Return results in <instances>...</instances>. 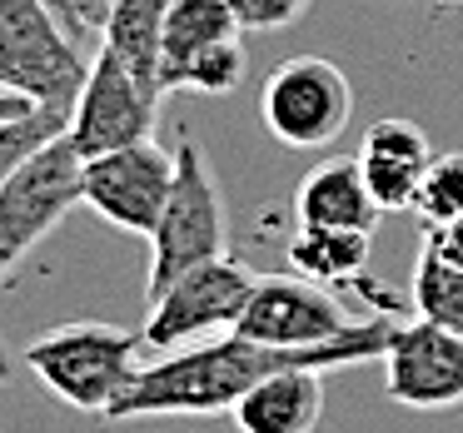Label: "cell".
I'll list each match as a JSON object with an SVG mask.
<instances>
[{
	"label": "cell",
	"mask_w": 463,
	"mask_h": 433,
	"mask_svg": "<svg viewBox=\"0 0 463 433\" xmlns=\"http://www.w3.org/2000/svg\"><path fill=\"white\" fill-rule=\"evenodd\" d=\"M389 319H364V329L344 344H324V349H269L244 334H224V339H204L190 349H170L160 359H145L125 399L115 403L105 419H210V413H230L260 379L279 369H344V363H369L383 359L389 349Z\"/></svg>",
	"instance_id": "cell-1"
},
{
	"label": "cell",
	"mask_w": 463,
	"mask_h": 433,
	"mask_svg": "<svg viewBox=\"0 0 463 433\" xmlns=\"http://www.w3.org/2000/svg\"><path fill=\"white\" fill-rule=\"evenodd\" d=\"M145 334L120 329L105 319H75L55 324L41 339L25 344L21 363L65 403L80 413H110L125 399V389L135 383V373L145 369Z\"/></svg>",
	"instance_id": "cell-2"
},
{
	"label": "cell",
	"mask_w": 463,
	"mask_h": 433,
	"mask_svg": "<svg viewBox=\"0 0 463 433\" xmlns=\"http://www.w3.org/2000/svg\"><path fill=\"white\" fill-rule=\"evenodd\" d=\"M230 254V214H224V194L214 184L210 165H204L200 145L184 135L175 145V190L165 200V214L150 234V279H145V299L165 294L180 274L200 269L210 259Z\"/></svg>",
	"instance_id": "cell-3"
},
{
	"label": "cell",
	"mask_w": 463,
	"mask_h": 433,
	"mask_svg": "<svg viewBox=\"0 0 463 433\" xmlns=\"http://www.w3.org/2000/svg\"><path fill=\"white\" fill-rule=\"evenodd\" d=\"M90 61L45 0H0V95L71 115Z\"/></svg>",
	"instance_id": "cell-4"
},
{
	"label": "cell",
	"mask_w": 463,
	"mask_h": 433,
	"mask_svg": "<svg viewBox=\"0 0 463 433\" xmlns=\"http://www.w3.org/2000/svg\"><path fill=\"white\" fill-rule=\"evenodd\" d=\"M250 71L244 25L230 0H175L165 15L160 85L194 95H230Z\"/></svg>",
	"instance_id": "cell-5"
},
{
	"label": "cell",
	"mask_w": 463,
	"mask_h": 433,
	"mask_svg": "<svg viewBox=\"0 0 463 433\" xmlns=\"http://www.w3.org/2000/svg\"><path fill=\"white\" fill-rule=\"evenodd\" d=\"M354 120V85L324 55H289L260 90V125L284 150H324Z\"/></svg>",
	"instance_id": "cell-6"
},
{
	"label": "cell",
	"mask_w": 463,
	"mask_h": 433,
	"mask_svg": "<svg viewBox=\"0 0 463 433\" xmlns=\"http://www.w3.org/2000/svg\"><path fill=\"white\" fill-rule=\"evenodd\" d=\"M254 284L260 274L250 264H240L234 254L224 259H210L200 269L180 274L165 294L150 299V319H145V349L170 353V349H190V344H204L220 329H240L244 309L254 299Z\"/></svg>",
	"instance_id": "cell-7"
},
{
	"label": "cell",
	"mask_w": 463,
	"mask_h": 433,
	"mask_svg": "<svg viewBox=\"0 0 463 433\" xmlns=\"http://www.w3.org/2000/svg\"><path fill=\"white\" fill-rule=\"evenodd\" d=\"M80 165L85 160L75 155V145L61 135L0 184V284L80 204Z\"/></svg>",
	"instance_id": "cell-8"
},
{
	"label": "cell",
	"mask_w": 463,
	"mask_h": 433,
	"mask_svg": "<svg viewBox=\"0 0 463 433\" xmlns=\"http://www.w3.org/2000/svg\"><path fill=\"white\" fill-rule=\"evenodd\" d=\"M160 90L140 80L130 65L115 51H95L90 75H85L80 95L71 105V125H65V140L75 145L80 160L110 150H130V145L155 140V120H160Z\"/></svg>",
	"instance_id": "cell-9"
},
{
	"label": "cell",
	"mask_w": 463,
	"mask_h": 433,
	"mask_svg": "<svg viewBox=\"0 0 463 433\" xmlns=\"http://www.w3.org/2000/svg\"><path fill=\"white\" fill-rule=\"evenodd\" d=\"M175 190V150L145 140L130 150H110L80 165V204L105 224L150 240Z\"/></svg>",
	"instance_id": "cell-10"
},
{
	"label": "cell",
	"mask_w": 463,
	"mask_h": 433,
	"mask_svg": "<svg viewBox=\"0 0 463 433\" xmlns=\"http://www.w3.org/2000/svg\"><path fill=\"white\" fill-rule=\"evenodd\" d=\"M364 329L334 289L304 279V274H260L254 299L244 309L240 329L244 339L269 344V349H324V344H344Z\"/></svg>",
	"instance_id": "cell-11"
},
{
	"label": "cell",
	"mask_w": 463,
	"mask_h": 433,
	"mask_svg": "<svg viewBox=\"0 0 463 433\" xmlns=\"http://www.w3.org/2000/svg\"><path fill=\"white\" fill-rule=\"evenodd\" d=\"M379 363H383V393L399 409L439 413L463 403V334H449L429 319L393 324Z\"/></svg>",
	"instance_id": "cell-12"
},
{
	"label": "cell",
	"mask_w": 463,
	"mask_h": 433,
	"mask_svg": "<svg viewBox=\"0 0 463 433\" xmlns=\"http://www.w3.org/2000/svg\"><path fill=\"white\" fill-rule=\"evenodd\" d=\"M354 160H359L364 184L379 200V210L389 214V210H413L419 184L433 165V150H429V135L413 120H379L364 130Z\"/></svg>",
	"instance_id": "cell-13"
},
{
	"label": "cell",
	"mask_w": 463,
	"mask_h": 433,
	"mask_svg": "<svg viewBox=\"0 0 463 433\" xmlns=\"http://www.w3.org/2000/svg\"><path fill=\"white\" fill-rule=\"evenodd\" d=\"M240 433H314L324 419V373L319 369H279L260 379L230 409Z\"/></svg>",
	"instance_id": "cell-14"
},
{
	"label": "cell",
	"mask_w": 463,
	"mask_h": 433,
	"mask_svg": "<svg viewBox=\"0 0 463 433\" xmlns=\"http://www.w3.org/2000/svg\"><path fill=\"white\" fill-rule=\"evenodd\" d=\"M379 200L364 184L359 160H329L309 170L294 190V220L309 230H369L379 224Z\"/></svg>",
	"instance_id": "cell-15"
},
{
	"label": "cell",
	"mask_w": 463,
	"mask_h": 433,
	"mask_svg": "<svg viewBox=\"0 0 463 433\" xmlns=\"http://www.w3.org/2000/svg\"><path fill=\"white\" fill-rule=\"evenodd\" d=\"M369 254V230H309V224H299L289 240V269L324 284V289H344V284H364Z\"/></svg>",
	"instance_id": "cell-16"
},
{
	"label": "cell",
	"mask_w": 463,
	"mask_h": 433,
	"mask_svg": "<svg viewBox=\"0 0 463 433\" xmlns=\"http://www.w3.org/2000/svg\"><path fill=\"white\" fill-rule=\"evenodd\" d=\"M175 0H115L110 21L100 25V45L115 51L150 90L165 95L160 85V45H165V15Z\"/></svg>",
	"instance_id": "cell-17"
},
{
	"label": "cell",
	"mask_w": 463,
	"mask_h": 433,
	"mask_svg": "<svg viewBox=\"0 0 463 433\" xmlns=\"http://www.w3.org/2000/svg\"><path fill=\"white\" fill-rule=\"evenodd\" d=\"M413 309L439 329L463 334V264L443 259L439 249L423 244L419 264H413Z\"/></svg>",
	"instance_id": "cell-18"
},
{
	"label": "cell",
	"mask_w": 463,
	"mask_h": 433,
	"mask_svg": "<svg viewBox=\"0 0 463 433\" xmlns=\"http://www.w3.org/2000/svg\"><path fill=\"white\" fill-rule=\"evenodd\" d=\"M65 125H71V115H65V110H45V105L15 115V120H0V184L11 180V174L21 170L35 150H45L51 140H61Z\"/></svg>",
	"instance_id": "cell-19"
},
{
	"label": "cell",
	"mask_w": 463,
	"mask_h": 433,
	"mask_svg": "<svg viewBox=\"0 0 463 433\" xmlns=\"http://www.w3.org/2000/svg\"><path fill=\"white\" fill-rule=\"evenodd\" d=\"M413 214H419L423 234L463 220V155H433L429 174L419 184V200H413Z\"/></svg>",
	"instance_id": "cell-20"
},
{
	"label": "cell",
	"mask_w": 463,
	"mask_h": 433,
	"mask_svg": "<svg viewBox=\"0 0 463 433\" xmlns=\"http://www.w3.org/2000/svg\"><path fill=\"white\" fill-rule=\"evenodd\" d=\"M230 5L244 31H284L309 11L314 0H230Z\"/></svg>",
	"instance_id": "cell-21"
},
{
	"label": "cell",
	"mask_w": 463,
	"mask_h": 433,
	"mask_svg": "<svg viewBox=\"0 0 463 433\" xmlns=\"http://www.w3.org/2000/svg\"><path fill=\"white\" fill-rule=\"evenodd\" d=\"M71 5H75V21H80L85 41L100 35V25L110 21V11H115V0H71Z\"/></svg>",
	"instance_id": "cell-22"
},
{
	"label": "cell",
	"mask_w": 463,
	"mask_h": 433,
	"mask_svg": "<svg viewBox=\"0 0 463 433\" xmlns=\"http://www.w3.org/2000/svg\"><path fill=\"white\" fill-rule=\"evenodd\" d=\"M429 249H439L443 259H453V264H463V220H453V224H443V230H429Z\"/></svg>",
	"instance_id": "cell-23"
},
{
	"label": "cell",
	"mask_w": 463,
	"mask_h": 433,
	"mask_svg": "<svg viewBox=\"0 0 463 433\" xmlns=\"http://www.w3.org/2000/svg\"><path fill=\"white\" fill-rule=\"evenodd\" d=\"M45 5H51V11L61 15V21H65V31H71L75 41H85V31H80V21H75V5H71V0H45Z\"/></svg>",
	"instance_id": "cell-24"
},
{
	"label": "cell",
	"mask_w": 463,
	"mask_h": 433,
	"mask_svg": "<svg viewBox=\"0 0 463 433\" xmlns=\"http://www.w3.org/2000/svg\"><path fill=\"white\" fill-rule=\"evenodd\" d=\"M25 110H35V105L21 100V95H0V120H15V115H25Z\"/></svg>",
	"instance_id": "cell-25"
},
{
	"label": "cell",
	"mask_w": 463,
	"mask_h": 433,
	"mask_svg": "<svg viewBox=\"0 0 463 433\" xmlns=\"http://www.w3.org/2000/svg\"><path fill=\"white\" fill-rule=\"evenodd\" d=\"M5 373H11V359H5V353H0V379H5Z\"/></svg>",
	"instance_id": "cell-26"
},
{
	"label": "cell",
	"mask_w": 463,
	"mask_h": 433,
	"mask_svg": "<svg viewBox=\"0 0 463 433\" xmlns=\"http://www.w3.org/2000/svg\"><path fill=\"white\" fill-rule=\"evenodd\" d=\"M458 5H463V0H458Z\"/></svg>",
	"instance_id": "cell-27"
}]
</instances>
